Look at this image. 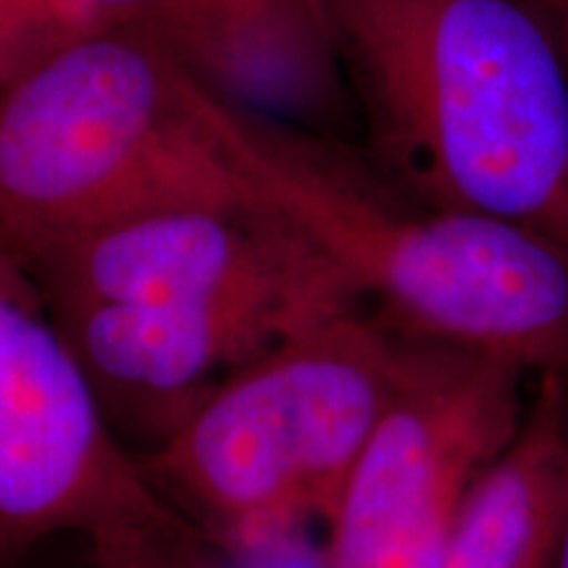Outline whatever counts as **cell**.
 <instances>
[{"label":"cell","instance_id":"cell-14","mask_svg":"<svg viewBox=\"0 0 568 568\" xmlns=\"http://www.w3.org/2000/svg\"><path fill=\"white\" fill-rule=\"evenodd\" d=\"M550 568H568V514H566L564 531H560L558 548H556V556H552Z\"/></svg>","mask_w":568,"mask_h":568},{"label":"cell","instance_id":"cell-5","mask_svg":"<svg viewBox=\"0 0 568 568\" xmlns=\"http://www.w3.org/2000/svg\"><path fill=\"white\" fill-rule=\"evenodd\" d=\"M406 337L393 397L324 518L318 568H437L474 487L527 418V368Z\"/></svg>","mask_w":568,"mask_h":568},{"label":"cell","instance_id":"cell-8","mask_svg":"<svg viewBox=\"0 0 568 568\" xmlns=\"http://www.w3.org/2000/svg\"><path fill=\"white\" fill-rule=\"evenodd\" d=\"M111 429L134 456L159 447L226 376L322 322L282 311L48 305ZM326 322V318H324Z\"/></svg>","mask_w":568,"mask_h":568},{"label":"cell","instance_id":"cell-16","mask_svg":"<svg viewBox=\"0 0 568 568\" xmlns=\"http://www.w3.org/2000/svg\"><path fill=\"white\" fill-rule=\"evenodd\" d=\"M311 3H322V6H329V0H311Z\"/></svg>","mask_w":568,"mask_h":568},{"label":"cell","instance_id":"cell-11","mask_svg":"<svg viewBox=\"0 0 568 568\" xmlns=\"http://www.w3.org/2000/svg\"><path fill=\"white\" fill-rule=\"evenodd\" d=\"M172 0H0V88L69 48L159 27Z\"/></svg>","mask_w":568,"mask_h":568},{"label":"cell","instance_id":"cell-6","mask_svg":"<svg viewBox=\"0 0 568 568\" xmlns=\"http://www.w3.org/2000/svg\"><path fill=\"white\" fill-rule=\"evenodd\" d=\"M187 518L111 429L38 282L0 247V566L59 535Z\"/></svg>","mask_w":568,"mask_h":568},{"label":"cell","instance_id":"cell-12","mask_svg":"<svg viewBox=\"0 0 568 568\" xmlns=\"http://www.w3.org/2000/svg\"><path fill=\"white\" fill-rule=\"evenodd\" d=\"M92 568H226L213 539L190 518L134 521L88 539Z\"/></svg>","mask_w":568,"mask_h":568},{"label":"cell","instance_id":"cell-15","mask_svg":"<svg viewBox=\"0 0 568 568\" xmlns=\"http://www.w3.org/2000/svg\"><path fill=\"white\" fill-rule=\"evenodd\" d=\"M558 32H560V42H564V53H566V63H568V17L556 19Z\"/></svg>","mask_w":568,"mask_h":568},{"label":"cell","instance_id":"cell-2","mask_svg":"<svg viewBox=\"0 0 568 568\" xmlns=\"http://www.w3.org/2000/svg\"><path fill=\"white\" fill-rule=\"evenodd\" d=\"M213 116L247 201L314 240L395 329L568 374L564 247L485 213L416 203L308 132L216 98Z\"/></svg>","mask_w":568,"mask_h":568},{"label":"cell","instance_id":"cell-1","mask_svg":"<svg viewBox=\"0 0 568 568\" xmlns=\"http://www.w3.org/2000/svg\"><path fill=\"white\" fill-rule=\"evenodd\" d=\"M379 174L568 253V63L529 0H329Z\"/></svg>","mask_w":568,"mask_h":568},{"label":"cell","instance_id":"cell-4","mask_svg":"<svg viewBox=\"0 0 568 568\" xmlns=\"http://www.w3.org/2000/svg\"><path fill=\"white\" fill-rule=\"evenodd\" d=\"M408 337L368 308L284 337L138 456L219 548L322 521L385 414Z\"/></svg>","mask_w":568,"mask_h":568},{"label":"cell","instance_id":"cell-10","mask_svg":"<svg viewBox=\"0 0 568 568\" xmlns=\"http://www.w3.org/2000/svg\"><path fill=\"white\" fill-rule=\"evenodd\" d=\"M568 514V374H539L527 418L487 468L437 568H550Z\"/></svg>","mask_w":568,"mask_h":568},{"label":"cell","instance_id":"cell-9","mask_svg":"<svg viewBox=\"0 0 568 568\" xmlns=\"http://www.w3.org/2000/svg\"><path fill=\"white\" fill-rule=\"evenodd\" d=\"M155 34L230 109L308 132L343 113L345 63L329 6L311 0H172Z\"/></svg>","mask_w":568,"mask_h":568},{"label":"cell","instance_id":"cell-13","mask_svg":"<svg viewBox=\"0 0 568 568\" xmlns=\"http://www.w3.org/2000/svg\"><path fill=\"white\" fill-rule=\"evenodd\" d=\"M529 3L542 13H548L550 19L568 17V0H529Z\"/></svg>","mask_w":568,"mask_h":568},{"label":"cell","instance_id":"cell-7","mask_svg":"<svg viewBox=\"0 0 568 568\" xmlns=\"http://www.w3.org/2000/svg\"><path fill=\"white\" fill-rule=\"evenodd\" d=\"M48 305L282 311L324 322L366 308L314 240L261 205H182L67 234L17 255Z\"/></svg>","mask_w":568,"mask_h":568},{"label":"cell","instance_id":"cell-3","mask_svg":"<svg viewBox=\"0 0 568 568\" xmlns=\"http://www.w3.org/2000/svg\"><path fill=\"white\" fill-rule=\"evenodd\" d=\"M182 205H251L213 101L153 30L69 48L0 88V247Z\"/></svg>","mask_w":568,"mask_h":568}]
</instances>
